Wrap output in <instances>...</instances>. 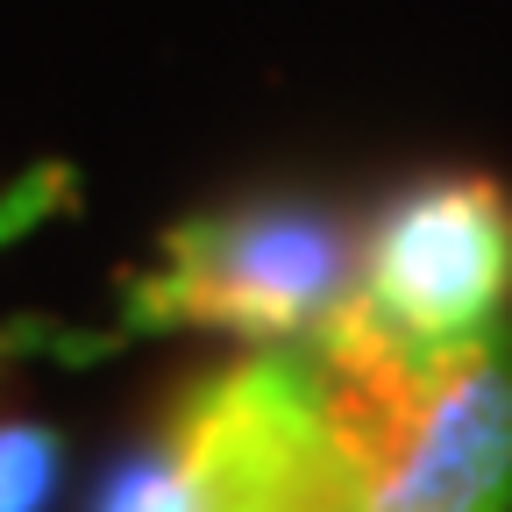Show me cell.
Returning a JSON list of instances; mask_svg holds the SVG:
<instances>
[{
    "label": "cell",
    "mask_w": 512,
    "mask_h": 512,
    "mask_svg": "<svg viewBox=\"0 0 512 512\" xmlns=\"http://www.w3.org/2000/svg\"><path fill=\"white\" fill-rule=\"evenodd\" d=\"M306 363L356 512H512V328L406 356L342 306Z\"/></svg>",
    "instance_id": "1"
},
{
    "label": "cell",
    "mask_w": 512,
    "mask_h": 512,
    "mask_svg": "<svg viewBox=\"0 0 512 512\" xmlns=\"http://www.w3.org/2000/svg\"><path fill=\"white\" fill-rule=\"evenodd\" d=\"M64 484V434L50 420H0V512H50Z\"/></svg>",
    "instance_id": "4"
},
{
    "label": "cell",
    "mask_w": 512,
    "mask_h": 512,
    "mask_svg": "<svg viewBox=\"0 0 512 512\" xmlns=\"http://www.w3.org/2000/svg\"><path fill=\"white\" fill-rule=\"evenodd\" d=\"M356 292V228L313 192H235L157 235L114 285V342L214 335L242 349H306Z\"/></svg>",
    "instance_id": "2"
},
{
    "label": "cell",
    "mask_w": 512,
    "mask_h": 512,
    "mask_svg": "<svg viewBox=\"0 0 512 512\" xmlns=\"http://www.w3.org/2000/svg\"><path fill=\"white\" fill-rule=\"evenodd\" d=\"M349 313L406 356L470 349L512 328V185L427 171L356 228Z\"/></svg>",
    "instance_id": "3"
}]
</instances>
